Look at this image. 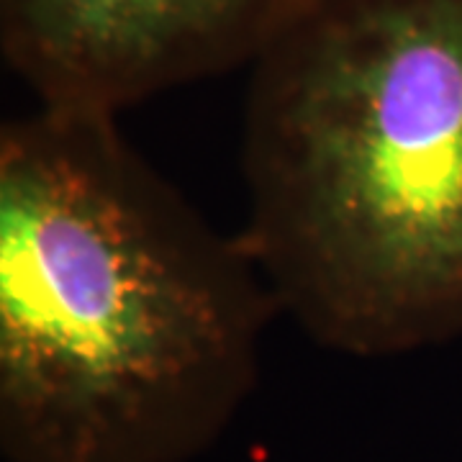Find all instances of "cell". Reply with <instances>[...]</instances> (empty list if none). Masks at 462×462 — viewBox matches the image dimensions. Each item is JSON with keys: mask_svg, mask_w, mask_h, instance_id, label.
Here are the masks:
<instances>
[{"mask_svg": "<svg viewBox=\"0 0 462 462\" xmlns=\"http://www.w3.org/2000/svg\"><path fill=\"white\" fill-rule=\"evenodd\" d=\"M311 0H0V54L36 106L118 116L252 67Z\"/></svg>", "mask_w": 462, "mask_h": 462, "instance_id": "obj_3", "label": "cell"}, {"mask_svg": "<svg viewBox=\"0 0 462 462\" xmlns=\"http://www.w3.org/2000/svg\"><path fill=\"white\" fill-rule=\"evenodd\" d=\"M242 239L319 346L462 334V0H311L249 67Z\"/></svg>", "mask_w": 462, "mask_h": 462, "instance_id": "obj_2", "label": "cell"}, {"mask_svg": "<svg viewBox=\"0 0 462 462\" xmlns=\"http://www.w3.org/2000/svg\"><path fill=\"white\" fill-rule=\"evenodd\" d=\"M118 116L36 106L0 129L5 462H190L254 393L281 306Z\"/></svg>", "mask_w": 462, "mask_h": 462, "instance_id": "obj_1", "label": "cell"}]
</instances>
